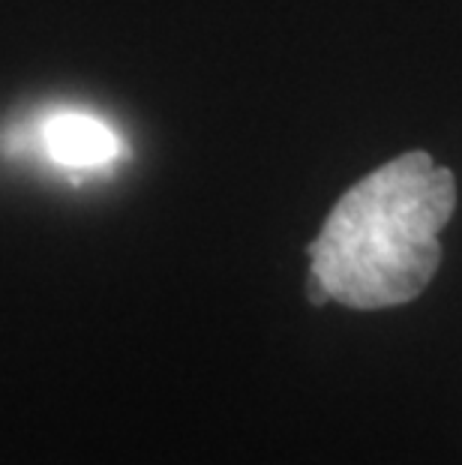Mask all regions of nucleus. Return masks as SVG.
<instances>
[{
	"label": "nucleus",
	"mask_w": 462,
	"mask_h": 465,
	"mask_svg": "<svg viewBox=\"0 0 462 465\" xmlns=\"http://www.w3.org/2000/svg\"><path fill=\"white\" fill-rule=\"evenodd\" d=\"M457 181L411 151L363 177L321 225L312 259L316 301L390 310L415 301L438 271V234L454 216Z\"/></svg>",
	"instance_id": "f257e3e1"
},
{
	"label": "nucleus",
	"mask_w": 462,
	"mask_h": 465,
	"mask_svg": "<svg viewBox=\"0 0 462 465\" xmlns=\"http://www.w3.org/2000/svg\"><path fill=\"white\" fill-rule=\"evenodd\" d=\"M45 163L64 172H108L123 160V138L100 114L78 112V108H57L43 114L34 135Z\"/></svg>",
	"instance_id": "f03ea898"
}]
</instances>
